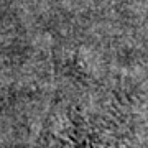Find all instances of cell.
Instances as JSON below:
<instances>
[{"instance_id": "6da1fadb", "label": "cell", "mask_w": 148, "mask_h": 148, "mask_svg": "<svg viewBox=\"0 0 148 148\" xmlns=\"http://www.w3.org/2000/svg\"><path fill=\"white\" fill-rule=\"evenodd\" d=\"M127 132L125 115L110 92L68 81L33 148H125Z\"/></svg>"}]
</instances>
